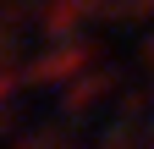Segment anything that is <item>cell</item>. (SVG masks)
I'll return each instance as SVG.
<instances>
[{"instance_id": "obj_1", "label": "cell", "mask_w": 154, "mask_h": 149, "mask_svg": "<svg viewBox=\"0 0 154 149\" xmlns=\"http://www.w3.org/2000/svg\"><path fill=\"white\" fill-rule=\"evenodd\" d=\"M77 66H88V44L66 39V44H55L44 61L28 66V83H55V78H66V72H77Z\"/></svg>"}, {"instance_id": "obj_4", "label": "cell", "mask_w": 154, "mask_h": 149, "mask_svg": "<svg viewBox=\"0 0 154 149\" xmlns=\"http://www.w3.org/2000/svg\"><path fill=\"white\" fill-rule=\"evenodd\" d=\"M22 149H77L72 138H50V133H38V138H28Z\"/></svg>"}, {"instance_id": "obj_2", "label": "cell", "mask_w": 154, "mask_h": 149, "mask_svg": "<svg viewBox=\"0 0 154 149\" xmlns=\"http://www.w3.org/2000/svg\"><path fill=\"white\" fill-rule=\"evenodd\" d=\"M88 6H105V0H50V6H44V28L50 33H66L77 17H94Z\"/></svg>"}, {"instance_id": "obj_3", "label": "cell", "mask_w": 154, "mask_h": 149, "mask_svg": "<svg viewBox=\"0 0 154 149\" xmlns=\"http://www.w3.org/2000/svg\"><path fill=\"white\" fill-rule=\"evenodd\" d=\"M105 88H110V72H99V78H83V83H72V88H66V110H72V116H83V110H94Z\"/></svg>"}]
</instances>
